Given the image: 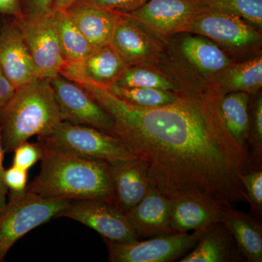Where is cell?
<instances>
[{
	"mask_svg": "<svg viewBox=\"0 0 262 262\" xmlns=\"http://www.w3.org/2000/svg\"><path fill=\"white\" fill-rule=\"evenodd\" d=\"M170 206L171 200L150 187L142 201L125 215L138 238L175 234L170 227Z\"/></svg>",
	"mask_w": 262,
	"mask_h": 262,
	"instance_id": "obj_14",
	"label": "cell"
},
{
	"mask_svg": "<svg viewBox=\"0 0 262 262\" xmlns=\"http://www.w3.org/2000/svg\"><path fill=\"white\" fill-rule=\"evenodd\" d=\"M114 205L124 214L139 204L150 185L144 164L139 159L112 166Z\"/></svg>",
	"mask_w": 262,
	"mask_h": 262,
	"instance_id": "obj_17",
	"label": "cell"
},
{
	"mask_svg": "<svg viewBox=\"0 0 262 262\" xmlns=\"http://www.w3.org/2000/svg\"><path fill=\"white\" fill-rule=\"evenodd\" d=\"M5 15L0 14V26L3 23V19H4Z\"/></svg>",
	"mask_w": 262,
	"mask_h": 262,
	"instance_id": "obj_38",
	"label": "cell"
},
{
	"mask_svg": "<svg viewBox=\"0 0 262 262\" xmlns=\"http://www.w3.org/2000/svg\"><path fill=\"white\" fill-rule=\"evenodd\" d=\"M66 198H42L29 192L12 193L0 208V262L12 246L31 230L46 223L69 206Z\"/></svg>",
	"mask_w": 262,
	"mask_h": 262,
	"instance_id": "obj_5",
	"label": "cell"
},
{
	"mask_svg": "<svg viewBox=\"0 0 262 262\" xmlns=\"http://www.w3.org/2000/svg\"><path fill=\"white\" fill-rule=\"evenodd\" d=\"M148 0H83L90 3L120 13H127L134 11L145 4Z\"/></svg>",
	"mask_w": 262,
	"mask_h": 262,
	"instance_id": "obj_32",
	"label": "cell"
},
{
	"mask_svg": "<svg viewBox=\"0 0 262 262\" xmlns=\"http://www.w3.org/2000/svg\"><path fill=\"white\" fill-rule=\"evenodd\" d=\"M5 185L15 194L26 192L27 187V170L13 166L5 170L4 174Z\"/></svg>",
	"mask_w": 262,
	"mask_h": 262,
	"instance_id": "obj_33",
	"label": "cell"
},
{
	"mask_svg": "<svg viewBox=\"0 0 262 262\" xmlns=\"http://www.w3.org/2000/svg\"><path fill=\"white\" fill-rule=\"evenodd\" d=\"M0 14L23 18L20 0H0Z\"/></svg>",
	"mask_w": 262,
	"mask_h": 262,
	"instance_id": "obj_34",
	"label": "cell"
},
{
	"mask_svg": "<svg viewBox=\"0 0 262 262\" xmlns=\"http://www.w3.org/2000/svg\"><path fill=\"white\" fill-rule=\"evenodd\" d=\"M13 165L18 168L28 170L37 161L40 160L41 148L39 143H22L17 146L14 151Z\"/></svg>",
	"mask_w": 262,
	"mask_h": 262,
	"instance_id": "obj_30",
	"label": "cell"
},
{
	"mask_svg": "<svg viewBox=\"0 0 262 262\" xmlns=\"http://www.w3.org/2000/svg\"><path fill=\"white\" fill-rule=\"evenodd\" d=\"M225 208L198 198H181L171 201L170 227L176 233H185L209 227L222 222Z\"/></svg>",
	"mask_w": 262,
	"mask_h": 262,
	"instance_id": "obj_19",
	"label": "cell"
},
{
	"mask_svg": "<svg viewBox=\"0 0 262 262\" xmlns=\"http://www.w3.org/2000/svg\"><path fill=\"white\" fill-rule=\"evenodd\" d=\"M127 67L110 44L94 50L80 64L65 66L60 75L68 79L82 77L106 88L115 83Z\"/></svg>",
	"mask_w": 262,
	"mask_h": 262,
	"instance_id": "obj_15",
	"label": "cell"
},
{
	"mask_svg": "<svg viewBox=\"0 0 262 262\" xmlns=\"http://www.w3.org/2000/svg\"><path fill=\"white\" fill-rule=\"evenodd\" d=\"M72 81L112 117L113 135L144 164L150 187L160 194L223 207L248 203L241 176L258 168L226 128L222 96L178 95L168 104L144 107L82 77Z\"/></svg>",
	"mask_w": 262,
	"mask_h": 262,
	"instance_id": "obj_1",
	"label": "cell"
},
{
	"mask_svg": "<svg viewBox=\"0 0 262 262\" xmlns=\"http://www.w3.org/2000/svg\"><path fill=\"white\" fill-rule=\"evenodd\" d=\"M110 46L128 67L140 66L155 56L158 46L142 24L119 13Z\"/></svg>",
	"mask_w": 262,
	"mask_h": 262,
	"instance_id": "obj_13",
	"label": "cell"
},
{
	"mask_svg": "<svg viewBox=\"0 0 262 262\" xmlns=\"http://www.w3.org/2000/svg\"><path fill=\"white\" fill-rule=\"evenodd\" d=\"M241 182L244 184L248 203L251 210L258 217L262 214V170L254 168L241 176Z\"/></svg>",
	"mask_w": 262,
	"mask_h": 262,
	"instance_id": "obj_29",
	"label": "cell"
},
{
	"mask_svg": "<svg viewBox=\"0 0 262 262\" xmlns=\"http://www.w3.org/2000/svg\"><path fill=\"white\" fill-rule=\"evenodd\" d=\"M202 8L238 15L261 29L262 0H196Z\"/></svg>",
	"mask_w": 262,
	"mask_h": 262,
	"instance_id": "obj_26",
	"label": "cell"
},
{
	"mask_svg": "<svg viewBox=\"0 0 262 262\" xmlns=\"http://www.w3.org/2000/svg\"><path fill=\"white\" fill-rule=\"evenodd\" d=\"M38 141L84 159L116 165L138 159L116 136L95 127L62 121Z\"/></svg>",
	"mask_w": 262,
	"mask_h": 262,
	"instance_id": "obj_4",
	"label": "cell"
},
{
	"mask_svg": "<svg viewBox=\"0 0 262 262\" xmlns=\"http://www.w3.org/2000/svg\"><path fill=\"white\" fill-rule=\"evenodd\" d=\"M248 149L254 165L261 168L262 162V98L256 101L253 112V121L250 122Z\"/></svg>",
	"mask_w": 262,
	"mask_h": 262,
	"instance_id": "obj_28",
	"label": "cell"
},
{
	"mask_svg": "<svg viewBox=\"0 0 262 262\" xmlns=\"http://www.w3.org/2000/svg\"><path fill=\"white\" fill-rule=\"evenodd\" d=\"M67 12L93 50L110 44L119 13L83 1Z\"/></svg>",
	"mask_w": 262,
	"mask_h": 262,
	"instance_id": "obj_18",
	"label": "cell"
},
{
	"mask_svg": "<svg viewBox=\"0 0 262 262\" xmlns=\"http://www.w3.org/2000/svg\"><path fill=\"white\" fill-rule=\"evenodd\" d=\"M113 84L122 88H151L164 91L173 90V84L163 76L139 66L127 67Z\"/></svg>",
	"mask_w": 262,
	"mask_h": 262,
	"instance_id": "obj_27",
	"label": "cell"
},
{
	"mask_svg": "<svg viewBox=\"0 0 262 262\" xmlns=\"http://www.w3.org/2000/svg\"><path fill=\"white\" fill-rule=\"evenodd\" d=\"M208 227L192 234H167L143 241L118 243L104 239L108 259L112 262H170L180 259L194 247Z\"/></svg>",
	"mask_w": 262,
	"mask_h": 262,
	"instance_id": "obj_6",
	"label": "cell"
},
{
	"mask_svg": "<svg viewBox=\"0 0 262 262\" xmlns=\"http://www.w3.org/2000/svg\"><path fill=\"white\" fill-rule=\"evenodd\" d=\"M249 94L233 91L223 95L220 101L221 117L226 128L242 149L249 153L248 136L250 120L248 114Z\"/></svg>",
	"mask_w": 262,
	"mask_h": 262,
	"instance_id": "obj_21",
	"label": "cell"
},
{
	"mask_svg": "<svg viewBox=\"0 0 262 262\" xmlns=\"http://www.w3.org/2000/svg\"><path fill=\"white\" fill-rule=\"evenodd\" d=\"M183 55L202 73L215 75L229 67L228 57L216 45L201 36H189L181 43Z\"/></svg>",
	"mask_w": 262,
	"mask_h": 262,
	"instance_id": "obj_22",
	"label": "cell"
},
{
	"mask_svg": "<svg viewBox=\"0 0 262 262\" xmlns=\"http://www.w3.org/2000/svg\"><path fill=\"white\" fill-rule=\"evenodd\" d=\"M4 150L2 146L1 137H0V208L4 206L6 203V196L8 194V187L5 185L4 181V174L5 170L3 166V156Z\"/></svg>",
	"mask_w": 262,
	"mask_h": 262,
	"instance_id": "obj_36",
	"label": "cell"
},
{
	"mask_svg": "<svg viewBox=\"0 0 262 262\" xmlns=\"http://www.w3.org/2000/svg\"><path fill=\"white\" fill-rule=\"evenodd\" d=\"M0 70L16 89L38 77L16 18L7 15L0 26Z\"/></svg>",
	"mask_w": 262,
	"mask_h": 262,
	"instance_id": "obj_12",
	"label": "cell"
},
{
	"mask_svg": "<svg viewBox=\"0 0 262 262\" xmlns=\"http://www.w3.org/2000/svg\"><path fill=\"white\" fill-rule=\"evenodd\" d=\"M39 78L60 75L66 62L51 13L37 20L16 18Z\"/></svg>",
	"mask_w": 262,
	"mask_h": 262,
	"instance_id": "obj_10",
	"label": "cell"
},
{
	"mask_svg": "<svg viewBox=\"0 0 262 262\" xmlns=\"http://www.w3.org/2000/svg\"><path fill=\"white\" fill-rule=\"evenodd\" d=\"M261 56L229 67L226 70L224 86L230 92L241 91L253 94L261 89Z\"/></svg>",
	"mask_w": 262,
	"mask_h": 262,
	"instance_id": "obj_24",
	"label": "cell"
},
{
	"mask_svg": "<svg viewBox=\"0 0 262 262\" xmlns=\"http://www.w3.org/2000/svg\"><path fill=\"white\" fill-rule=\"evenodd\" d=\"M185 32L238 49L252 47L261 40V34L238 15L202 7L191 18Z\"/></svg>",
	"mask_w": 262,
	"mask_h": 262,
	"instance_id": "obj_8",
	"label": "cell"
},
{
	"mask_svg": "<svg viewBox=\"0 0 262 262\" xmlns=\"http://www.w3.org/2000/svg\"><path fill=\"white\" fill-rule=\"evenodd\" d=\"M54 0H20L24 18L34 20L49 15Z\"/></svg>",
	"mask_w": 262,
	"mask_h": 262,
	"instance_id": "obj_31",
	"label": "cell"
},
{
	"mask_svg": "<svg viewBox=\"0 0 262 262\" xmlns=\"http://www.w3.org/2000/svg\"><path fill=\"white\" fill-rule=\"evenodd\" d=\"M51 15L64 58L65 66L80 64L94 50L67 11L53 9Z\"/></svg>",
	"mask_w": 262,
	"mask_h": 262,
	"instance_id": "obj_23",
	"label": "cell"
},
{
	"mask_svg": "<svg viewBox=\"0 0 262 262\" xmlns=\"http://www.w3.org/2000/svg\"><path fill=\"white\" fill-rule=\"evenodd\" d=\"M15 88L0 70V110L6 104L15 92Z\"/></svg>",
	"mask_w": 262,
	"mask_h": 262,
	"instance_id": "obj_35",
	"label": "cell"
},
{
	"mask_svg": "<svg viewBox=\"0 0 262 262\" xmlns=\"http://www.w3.org/2000/svg\"><path fill=\"white\" fill-rule=\"evenodd\" d=\"M201 6L196 0H148L134 11L125 13L160 36L185 32Z\"/></svg>",
	"mask_w": 262,
	"mask_h": 262,
	"instance_id": "obj_11",
	"label": "cell"
},
{
	"mask_svg": "<svg viewBox=\"0 0 262 262\" xmlns=\"http://www.w3.org/2000/svg\"><path fill=\"white\" fill-rule=\"evenodd\" d=\"M39 173L26 192L42 198L115 202L112 165L84 159L38 141Z\"/></svg>",
	"mask_w": 262,
	"mask_h": 262,
	"instance_id": "obj_2",
	"label": "cell"
},
{
	"mask_svg": "<svg viewBox=\"0 0 262 262\" xmlns=\"http://www.w3.org/2000/svg\"><path fill=\"white\" fill-rule=\"evenodd\" d=\"M63 121L113 134L112 117L80 84L58 75L50 80Z\"/></svg>",
	"mask_w": 262,
	"mask_h": 262,
	"instance_id": "obj_7",
	"label": "cell"
},
{
	"mask_svg": "<svg viewBox=\"0 0 262 262\" xmlns=\"http://www.w3.org/2000/svg\"><path fill=\"white\" fill-rule=\"evenodd\" d=\"M222 222L233 236L248 261H262V227L257 220L232 207H225Z\"/></svg>",
	"mask_w": 262,
	"mask_h": 262,
	"instance_id": "obj_20",
	"label": "cell"
},
{
	"mask_svg": "<svg viewBox=\"0 0 262 262\" xmlns=\"http://www.w3.org/2000/svg\"><path fill=\"white\" fill-rule=\"evenodd\" d=\"M243 258L232 234L222 222H218L208 227L194 247L179 261H241Z\"/></svg>",
	"mask_w": 262,
	"mask_h": 262,
	"instance_id": "obj_16",
	"label": "cell"
},
{
	"mask_svg": "<svg viewBox=\"0 0 262 262\" xmlns=\"http://www.w3.org/2000/svg\"><path fill=\"white\" fill-rule=\"evenodd\" d=\"M82 1H83V0H54L53 9L67 11L72 6Z\"/></svg>",
	"mask_w": 262,
	"mask_h": 262,
	"instance_id": "obj_37",
	"label": "cell"
},
{
	"mask_svg": "<svg viewBox=\"0 0 262 262\" xmlns=\"http://www.w3.org/2000/svg\"><path fill=\"white\" fill-rule=\"evenodd\" d=\"M67 217L98 232L103 239L127 243L139 239L127 220L113 203L100 200H74L56 218Z\"/></svg>",
	"mask_w": 262,
	"mask_h": 262,
	"instance_id": "obj_9",
	"label": "cell"
},
{
	"mask_svg": "<svg viewBox=\"0 0 262 262\" xmlns=\"http://www.w3.org/2000/svg\"><path fill=\"white\" fill-rule=\"evenodd\" d=\"M63 121L49 79L37 78L15 90L0 110V137L5 152L34 136H47Z\"/></svg>",
	"mask_w": 262,
	"mask_h": 262,
	"instance_id": "obj_3",
	"label": "cell"
},
{
	"mask_svg": "<svg viewBox=\"0 0 262 262\" xmlns=\"http://www.w3.org/2000/svg\"><path fill=\"white\" fill-rule=\"evenodd\" d=\"M106 89L124 101L144 107L168 104L178 96L170 91L151 88H122L111 84Z\"/></svg>",
	"mask_w": 262,
	"mask_h": 262,
	"instance_id": "obj_25",
	"label": "cell"
}]
</instances>
